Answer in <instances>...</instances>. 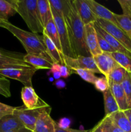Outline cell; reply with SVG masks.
Returning <instances> with one entry per match:
<instances>
[{
    "label": "cell",
    "instance_id": "obj_1",
    "mask_svg": "<svg viewBox=\"0 0 131 132\" xmlns=\"http://www.w3.org/2000/svg\"><path fill=\"white\" fill-rule=\"evenodd\" d=\"M65 21L68 27L71 45L75 57H91L85 41V25L78 15L73 1L69 16Z\"/></svg>",
    "mask_w": 131,
    "mask_h": 132
},
{
    "label": "cell",
    "instance_id": "obj_2",
    "mask_svg": "<svg viewBox=\"0 0 131 132\" xmlns=\"http://www.w3.org/2000/svg\"><path fill=\"white\" fill-rule=\"evenodd\" d=\"M5 28L11 32L21 43L27 54L42 57L53 63L46 50L42 36H41L38 34L24 30L10 22H8Z\"/></svg>",
    "mask_w": 131,
    "mask_h": 132
},
{
    "label": "cell",
    "instance_id": "obj_3",
    "mask_svg": "<svg viewBox=\"0 0 131 132\" xmlns=\"http://www.w3.org/2000/svg\"><path fill=\"white\" fill-rule=\"evenodd\" d=\"M16 9L31 32L43 33L44 28L39 14L37 0H16Z\"/></svg>",
    "mask_w": 131,
    "mask_h": 132
},
{
    "label": "cell",
    "instance_id": "obj_4",
    "mask_svg": "<svg viewBox=\"0 0 131 132\" xmlns=\"http://www.w3.org/2000/svg\"><path fill=\"white\" fill-rule=\"evenodd\" d=\"M37 70L32 66H4L0 67V76L17 80L24 86H32V77Z\"/></svg>",
    "mask_w": 131,
    "mask_h": 132
},
{
    "label": "cell",
    "instance_id": "obj_5",
    "mask_svg": "<svg viewBox=\"0 0 131 132\" xmlns=\"http://www.w3.org/2000/svg\"><path fill=\"white\" fill-rule=\"evenodd\" d=\"M51 11L53 19V21L59 33L63 55H67L71 57H75V55L72 49L71 45L69 32H68V27H67L65 19L61 14L58 13L56 10H54L51 7Z\"/></svg>",
    "mask_w": 131,
    "mask_h": 132
},
{
    "label": "cell",
    "instance_id": "obj_6",
    "mask_svg": "<svg viewBox=\"0 0 131 132\" xmlns=\"http://www.w3.org/2000/svg\"><path fill=\"white\" fill-rule=\"evenodd\" d=\"M50 107L30 110L23 105L20 107H15L14 115L20 120L26 128L30 130L32 132H33L35 125L40 115L42 112L47 110Z\"/></svg>",
    "mask_w": 131,
    "mask_h": 132
},
{
    "label": "cell",
    "instance_id": "obj_7",
    "mask_svg": "<svg viewBox=\"0 0 131 132\" xmlns=\"http://www.w3.org/2000/svg\"><path fill=\"white\" fill-rule=\"evenodd\" d=\"M64 64L68 67L70 70L74 69L89 70L95 73H101L98 70L93 57L77 56L75 57H71L67 55L62 56Z\"/></svg>",
    "mask_w": 131,
    "mask_h": 132
},
{
    "label": "cell",
    "instance_id": "obj_8",
    "mask_svg": "<svg viewBox=\"0 0 131 132\" xmlns=\"http://www.w3.org/2000/svg\"><path fill=\"white\" fill-rule=\"evenodd\" d=\"M96 23L131 52V39L119 27L101 18H97Z\"/></svg>",
    "mask_w": 131,
    "mask_h": 132
},
{
    "label": "cell",
    "instance_id": "obj_9",
    "mask_svg": "<svg viewBox=\"0 0 131 132\" xmlns=\"http://www.w3.org/2000/svg\"><path fill=\"white\" fill-rule=\"evenodd\" d=\"M21 95L23 105L28 109L34 110L50 106L38 96L32 86H24L21 90Z\"/></svg>",
    "mask_w": 131,
    "mask_h": 132
},
{
    "label": "cell",
    "instance_id": "obj_10",
    "mask_svg": "<svg viewBox=\"0 0 131 132\" xmlns=\"http://www.w3.org/2000/svg\"><path fill=\"white\" fill-rule=\"evenodd\" d=\"M84 31L85 41L91 56L94 57L101 54L102 51L99 47L98 34L95 30L94 23H90L85 25Z\"/></svg>",
    "mask_w": 131,
    "mask_h": 132
},
{
    "label": "cell",
    "instance_id": "obj_11",
    "mask_svg": "<svg viewBox=\"0 0 131 132\" xmlns=\"http://www.w3.org/2000/svg\"><path fill=\"white\" fill-rule=\"evenodd\" d=\"M93 59L98 70L105 77L113 70L120 67L109 53L102 52L101 54L94 56Z\"/></svg>",
    "mask_w": 131,
    "mask_h": 132
},
{
    "label": "cell",
    "instance_id": "obj_12",
    "mask_svg": "<svg viewBox=\"0 0 131 132\" xmlns=\"http://www.w3.org/2000/svg\"><path fill=\"white\" fill-rule=\"evenodd\" d=\"M24 54L11 52L0 48V67L4 66H31L24 61Z\"/></svg>",
    "mask_w": 131,
    "mask_h": 132
},
{
    "label": "cell",
    "instance_id": "obj_13",
    "mask_svg": "<svg viewBox=\"0 0 131 132\" xmlns=\"http://www.w3.org/2000/svg\"><path fill=\"white\" fill-rule=\"evenodd\" d=\"M51 108H48L39 117L33 132H55V122L50 116Z\"/></svg>",
    "mask_w": 131,
    "mask_h": 132
},
{
    "label": "cell",
    "instance_id": "obj_14",
    "mask_svg": "<svg viewBox=\"0 0 131 132\" xmlns=\"http://www.w3.org/2000/svg\"><path fill=\"white\" fill-rule=\"evenodd\" d=\"M78 15L84 25L96 22L97 17L92 12L86 0H73Z\"/></svg>",
    "mask_w": 131,
    "mask_h": 132
},
{
    "label": "cell",
    "instance_id": "obj_15",
    "mask_svg": "<svg viewBox=\"0 0 131 132\" xmlns=\"http://www.w3.org/2000/svg\"><path fill=\"white\" fill-rule=\"evenodd\" d=\"M92 12L98 18L105 19L119 27L114 16V13L94 0H86Z\"/></svg>",
    "mask_w": 131,
    "mask_h": 132
},
{
    "label": "cell",
    "instance_id": "obj_16",
    "mask_svg": "<svg viewBox=\"0 0 131 132\" xmlns=\"http://www.w3.org/2000/svg\"><path fill=\"white\" fill-rule=\"evenodd\" d=\"M94 26H95V30H96L98 34H99L100 36H101L103 38L105 39L109 43V45L116 50V52L125 54V55H128V57H130L131 58L130 52L128 51L127 49H126L120 43L118 42L114 37H113L111 35H110L109 33H107V32L106 31L104 30L103 28H101L96 22L94 23Z\"/></svg>",
    "mask_w": 131,
    "mask_h": 132
},
{
    "label": "cell",
    "instance_id": "obj_17",
    "mask_svg": "<svg viewBox=\"0 0 131 132\" xmlns=\"http://www.w3.org/2000/svg\"><path fill=\"white\" fill-rule=\"evenodd\" d=\"M109 88L116 101L119 110L125 111L128 109L125 94L121 85L119 84L113 83V82H109Z\"/></svg>",
    "mask_w": 131,
    "mask_h": 132
},
{
    "label": "cell",
    "instance_id": "obj_18",
    "mask_svg": "<svg viewBox=\"0 0 131 132\" xmlns=\"http://www.w3.org/2000/svg\"><path fill=\"white\" fill-rule=\"evenodd\" d=\"M42 37H43L44 43L47 52L51 57L53 63L64 64V61H63L62 59L63 54H62L59 51L53 42L50 39V37L48 36V35L44 32H43V33H42Z\"/></svg>",
    "mask_w": 131,
    "mask_h": 132
},
{
    "label": "cell",
    "instance_id": "obj_19",
    "mask_svg": "<svg viewBox=\"0 0 131 132\" xmlns=\"http://www.w3.org/2000/svg\"><path fill=\"white\" fill-rule=\"evenodd\" d=\"M24 61L28 64L35 68L36 69H51L53 63L49 61L45 58L39 55L25 54L24 56Z\"/></svg>",
    "mask_w": 131,
    "mask_h": 132
},
{
    "label": "cell",
    "instance_id": "obj_20",
    "mask_svg": "<svg viewBox=\"0 0 131 132\" xmlns=\"http://www.w3.org/2000/svg\"><path fill=\"white\" fill-rule=\"evenodd\" d=\"M24 127L20 120L15 116L9 115L0 119V132H4L14 129Z\"/></svg>",
    "mask_w": 131,
    "mask_h": 132
},
{
    "label": "cell",
    "instance_id": "obj_21",
    "mask_svg": "<svg viewBox=\"0 0 131 132\" xmlns=\"http://www.w3.org/2000/svg\"><path fill=\"white\" fill-rule=\"evenodd\" d=\"M16 13V0H0V19L7 21Z\"/></svg>",
    "mask_w": 131,
    "mask_h": 132
},
{
    "label": "cell",
    "instance_id": "obj_22",
    "mask_svg": "<svg viewBox=\"0 0 131 132\" xmlns=\"http://www.w3.org/2000/svg\"><path fill=\"white\" fill-rule=\"evenodd\" d=\"M37 9L41 23L45 28L49 21L52 19L51 7L48 0H37Z\"/></svg>",
    "mask_w": 131,
    "mask_h": 132
},
{
    "label": "cell",
    "instance_id": "obj_23",
    "mask_svg": "<svg viewBox=\"0 0 131 132\" xmlns=\"http://www.w3.org/2000/svg\"><path fill=\"white\" fill-rule=\"evenodd\" d=\"M51 8L56 10L66 19L70 13L72 6V1L70 0H48Z\"/></svg>",
    "mask_w": 131,
    "mask_h": 132
},
{
    "label": "cell",
    "instance_id": "obj_24",
    "mask_svg": "<svg viewBox=\"0 0 131 132\" xmlns=\"http://www.w3.org/2000/svg\"><path fill=\"white\" fill-rule=\"evenodd\" d=\"M109 116L118 128L125 132H131V125L123 111L118 110Z\"/></svg>",
    "mask_w": 131,
    "mask_h": 132
},
{
    "label": "cell",
    "instance_id": "obj_25",
    "mask_svg": "<svg viewBox=\"0 0 131 132\" xmlns=\"http://www.w3.org/2000/svg\"><path fill=\"white\" fill-rule=\"evenodd\" d=\"M103 96H104V101L105 116H109L119 110V107L110 92V88L103 93Z\"/></svg>",
    "mask_w": 131,
    "mask_h": 132
},
{
    "label": "cell",
    "instance_id": "obj_26",
    "mask_svg": "<svg viewBox=\"0 0 131 132\" xmlns=\"http://www.w3.org/2000/svg\"><path fill=\"white\" fill-rule=\"evenodd\" d=\"M44 32L48 35L49 37H50V39L53 42V43L55 44V46H57V49L59 50V51L62 54V46L61 44H60V38H59V33H58L57 29V27L55 26V23L53 21V19H50L48 21V23H47L46 26L44 28Z\"/></svg>",
    "mask_w": 131,
    "mask_h": 132
},
{
    "label": "cell",
    "instance_id": "obj_27",
    "mask_svg": "<svg viewBox=\"0 0 131 132\" xmlns=\"http://www.w3.org/2000/svg\"><path fill=\"white\" fill-rule=\"evenodd\" d=\"M119 28L131 39V18L126 14H114Z\"/></svg>",
    "mask_w": 131,
    "mask_h": 132
},
{
    "label": "cell",
    "instance_id": "obj_28",
    "mask_svg": "<svg viewBox=\"0 0 131 132\" xmlns=\"http://www.w3.org/2000/svg\"><path fill=\"white\" fill-rule=\"evenodd\" d=\"M110 55L121 67L124 68L127 72L131 73V58L130 57L125 54L117 52L111 53Z\"/></svg>",
    "mask_w": 131,
    "mask_h": 132
},
{
    "label": "cell",
    "instance_id": "obj_29",
    "mask_svg": "<svg viewBox=\"0 0 131 132\" xmlns=\"http://www.w3.org/2000/svg\"><path fill=\"white\" fill-rule=\"evenodd\" d=\"M127 72V71L122 67H118L109 73V76L107 77V79L109 82L121 85L125 78Z\"/></svg>",
    "mask_w": 131,
    "mask_h": 132
},
{
    "label": "cell",
    "instance_id": "obj_30",
    "mask_svg": "<svg viewBox=\"0 0 131 132\" xmlns=\"http://www.w3.org/2000/svg\"><path fill=\"white\" fill-rule=\"evenodd\" d=\"M71 73H77V75H78L85 81L89 82V83L93 84V85L98 77L95 76V73L89 70L74 69L71 70Z\"/></svg>",
    "mask_w": 131,
    "mask_h": 132
},
{
    "label": "cell",
    "instance_id": "obj_31",
    "mask_svg": "<svg viewBox=\"0 0 131 132\" xmlns=\"http://www.w3.org/2000/svg\"><path fill=\"white\" fill-rule=\"evenodd\" d=\"M123 90L125 94L126 99H127V105L128 109L131 108V76L130 73L127 72L125 78L121 84Z\"/></svg>",
    "mask_w": 131,
    "mask_h": 132
},
{
    "label": "cell",
    "instance_id": "obj_32",
    "mask_svg": "<svg viewBox=\"0 0 131 132\" xmlns=\"http://www.w3.org/2000/svg\"><path fill=\"white\" fill-rule=\"evenodd\" d=\"M0 94L5 97L11 96L10 82L6 77H0Z\"/></svg>",
    "mask_w": 131,
    "mask_h": 132
},
{
    "label": "cell",
    "instance_id": "obj_33",
    "mask_svg": "<svg viewBox=\"0 0 131 132\" xmlns=\"http://www.w3.org/2000/svg\"><path fill=\"white\" fill-rule=\"evenodd\" d=\"M96 90L104 93L109 89V81L105 76L102 77H97L94 83Z\"/></svg>",
    "mask_w": 131,
    "mask_h": 132
},
{
    "label": "cell",
    "instance_id": "obj_34",
    "mask_svg": "<svg viewBox=\"0 0 131 132\" xmlns=\"http://www.w3.org/2000/svg\"><path fill=\"white\" fill-rule=\"evenodd\" d=\"M98 41L99 47L102 52L109 53V54L116 52V50L109 45V43L99 34H98Z\"/></svg>",
    "mask_w": 131,
    "mask_h": 132
},
{
    "label": "cell",
    "instance_id": "obj_35",
    "mask_svg": "<svg viewBox=\"0 0 131 132\" xmlns=\"http://www.w3.org/2000/svg\"><path fill=\"white\" fill-rule=\"evenodd\" d=\"M103 120H104V125L108 132H125L118 128L116 125H114L109 116H105Z\"/></svg>",
    "mask_w": 131,
    "mask_h": 132
},
{
    "label": "cell",
    "instance_id": "obj_36",
    "mask_svg": "<svg viewBox=\"0 0 131 132\" xmlns=\"http://www.w3.org/2000/svg\"><path fill=\"white\" fill-rule=\"evenodd\" d=\"M15 107L8 106L0 102V119L9 115H13Z\"/></svg>",
    "mask_w": 131,
    "mask_h": 132
},
{
    "label": "cell",
    "instance_id": "obj_37",
    "mask_svg": "<svg viewBox=\"0 0 131 132\" xmlns=\"http://www.w3.org/2000/svg\"><path fill=\"white\" fill-rule=\"evenodd\" d=\"M123 10V14L129 15L131 18V0H118Z\"/></svg>",
    "mask_w": 131,
    "mask_h": 132
},
{
    "label": "cell",
    "instance_id": "obj_38",
    "mask_svg": "<svg viewBox=\"0 0 131 132\" xmlns=\"http://www.w3.org/2000/svg\"><path fill=\"white\" fill-rule=\"evenodd\" d=\"M91 130H76L68 128H62L58 125L57 122L55 123V132H91Z\"/></svg>",
    "mask_w": 131,
    "mask_h": 132
},
{
    "label": "cell",
    "instance_id": "obj_39",
    "mask_svg": "<svg viewBox=\"0 0 131 132\" xmlns=\"http://www.w3.org/2000/svg\"><path fill=\"white\" fill-rule=\"evenodd\" d=\"M91 132H108L104 125V121L103 119L93 128L91 129Z\"/></svg>",
    "mask_w": 131,
    "mask_h": 132
},
{
    "label": "cell",
    "instance_id": "obj_40",
    "mask_svg": "<svg viewBox=\"0 0 131 132\" xmlns=\"http://www.w3.org/2000/svg\"><path fill=\"white\" fill-rule=\"evenodd\" d=\"M60 64H57V63H53L52 65V67L50 69L51 73L53 75V77L55 79H59L60 77Z\"/></svg>",
    "mask_w": 131,
    "mask_h": 132
},
{
    "label": "cell",
    "instance_id": "obj_41",
    "mask_svg": "<svg viewBox=\"0 0 131 132\" xmlns=\"http://www.w3.org/2000/svg\"><path fill=\"white\" fill-rule=\"evenodd\" d=\"M71 73V70L68 68V67H66L64 64H60V77H63V78H67V77H68L69 76H70Z\"/></svg>",
    "mask_w": 131,
    "mask_h": 132
},
{
    "label": "cell",
    "instance_id": "obj_42",
    "mask_svg": "<svg viewBox=\"0 0 131 132\" xmlns=\"http://www.w3.org/2000/svg\"><path fill=\"white\" fill-rule=\"evenodd\" d=\"M4 132H32L30 130H28L25 127L21 128H17V129H14V130H9V131H4Z\"/></svg>",
    "mask_w": 131,
    "mask_h": 132
},
{
    "label": "cell",
    "instance_id": "obj_43",
    "mask_svg": "<svg viewBox=\"0 0 131 132\" xmlns=\"http://www.w3.org/2000/svg\"><path fill=\"white\" fill-rule=\"evenodd\" d=\"M123 112H124L125 116H127V119H128V121H129L130 124L131 125V108L126 110L123 111Z\"/></svg>",
    "mask_w": 131,
    "mask_h": 132
},
{
    "label": "cell",
    "instance_id": "obj_44",
    "mask_svg": "<svg viewBox=\"0 0 131 132\" xmlns=\"http://www.w3.org/2000/svg\"><path fill=\"white\" fill-rule=\"evenodd\" d=\"M8 22H9L8 21H4V20H2V19H0V27H2V28H5V27H6V24H7Z\"/></svg>",
    "mask_w": 131,
    "mask_h": 132
},
{
    "label": "cell",
    "instance_id": "obj_45",
    "mask_svg": "<svg viewBox=\"0 0 131 132\" xmlns=\"http://www.w3.org/2000/svg\"><path fill=\"white\" fill-rule=\"evenodd\" d=\"M130 76H131V73H130Z\"/></svg>",
    "mask_w": 131,
    "mask_h": 132
}]
</instances>
